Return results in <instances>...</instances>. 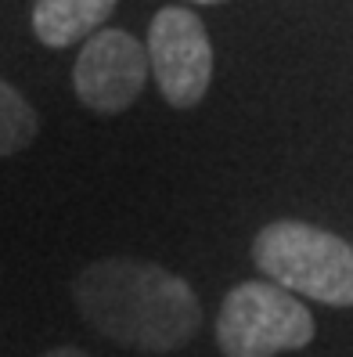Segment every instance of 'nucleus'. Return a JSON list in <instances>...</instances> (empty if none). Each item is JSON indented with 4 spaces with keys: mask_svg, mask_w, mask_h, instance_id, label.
Returning <instances> with one entry per match:
<instances>
[{
    "mask_svg": "<svg viewBox=\"0 0 353 357\" xmlns=\"http://www.w3.org/2000/svg\"><path fill=\"white\" fill-rule=\"evenodd\" d=\"M144 79H148V51L123 29L94 33L83 44L72 69V87L79 101L101 116L130 109L144 91Z\"/></svg>",
    "mask_w": 353,
    "mask_h": 357,
    "instance_id": "5",
    "label": "nucleus"
},
{
    "mask_svg": "<svg viewBox=\"0 0 353 357\" xmlns=\"http://www.w3.org/2000/svg\"><path fill=\"white\" fill-rule=\"evenodd\" d=\"M116 11V0H36L33 33L47 47H69L91 36Z\"/></svg>",
    "mask_w": 353,
    "mask_h": 357,
    "instance_id": "6",
    "label": "nucleus"
},
{
    "mask_svg": "<svg viewBox=\"0 0 353 357\" xmlns=\"http://www.w3.org/2000/svg\"><path fill=\"white\" fill-rule=\"evenodd\" d=\"M148 69L162 98L177 109H191L205 98L213 79V47L202 18L188 8H162L148 29Z\"/></svg>",
    "mask_w": 353,
    "mask_h": 357,
    "instance_id": "4",
    "label": "nucleus"
},
{
    "mask_svg": "<svg viewBox=\"0 0 353 357\" xmlns=\"http://www.w3.org/2000/svg\"><path fill=\"white\" fill-rule=\"evenodd\" d=\"M44 357H91V354H83V350H76V347H54V350H47Z\"/></svg>",
    "mask_w": 353,
    "mask_h": 357,
    "instance_id": "8",
    "label": "nucleus"
},
{
    "mask_svg": "<svg viewBox=\"0 0 353 357\" xmlns=\"http://www.w3.org/2000/svg\"><path fill=\"white\" fill-rule=\"evenodd\" d=\"M36 130H40V119L33 112V105L0 79V159L22 152L36 137Z\"/></svg>",
    "mask_w": 353,
    "mask_h": 357,
    "instance_id": "7",
    "label": "nucleus"
},
{
    "mask_svg": "<svg viewBox=\"0 0 353 357\" xmlns=\"http://www.w3.org/2000/svg\"><path fill=\"white\" fill-rule=\"evenodd\" d=\"M72 296L94 332L148 354L180 350L202 325L195 289L173 271L144 260L116 257L83 267Z\"/></svg>",
    "mask_w": 353,
    "mask_h": 357,
    "instance_id": "1",
    "label": "nucleus"
},
{
    "mask_svg": "<svg viewBox=\"0 0 353 357\" xmlns=\"http://www.w3.org/2000/svg\"><path fill=\"white\" fill-rule=\"evenodd\" d=\"M195 4H220V0H195Z\"/></svg>",
    "mask_w": 353,
    "mask_h": 357,
    "instance_id": "9",
    "label": "nucleus"
},
{
    "mask_svg": "<svg viewBox=\"0 0 353 357\" xmlns=\"http://www.w3.org/2000/svg\"><path fill=\"white\" fill-rule=\"evenodd\" d=\"M253 260L285 292L353 307V245L303 220H274L253 242Z\"/></svg>",
    "mask_w": 353,
    "mask_h": 357,
    "instance_id": "2",
    "label": "nucleus"
},
{
    "mask_svg": "<svg viewBox=\"0 0 353 357\" xmlns=\"http://www.w3.org/2000/svg\"><path fill=\"white\" fill-rule=\"evenodd\" d=\"M314 340V314L274 282H242L227 292L217 318L223 357H274Z\"/></svg>",
    "mask_w": 353,
    "mask_h": 357,
    "instance_id": "3",
    "label": "nucleus"
}]
</instances>
